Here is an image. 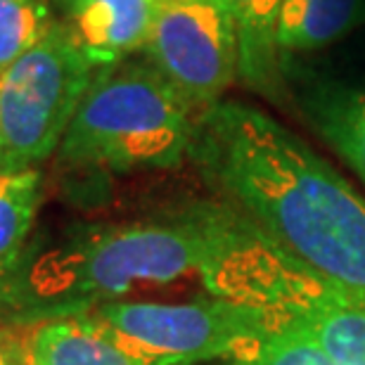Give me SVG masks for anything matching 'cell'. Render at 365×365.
Masks as SVG:
<instances>
[{"label": "cell", "instance_id": "obj_6", "mask_svg": "<svg viewBox=\"0 0 365 365\" xmlns=\"http://www.w3.org/2000/svg\"><path fill=\"white\" fill-rule=\"evenodd\" d=\"M88 316L123 354L143 365L221 363L247 339L282 327L257 306L214 294L180 304L109 302Z\"/></svg>", "mask_w": 365, "mask_h": 365}, {"label": "cell", "instance_id": "obj_15", "mask_svg": "<svg viewBox=\"0 0 365 365\" xmlns=\"http://www.w3.org/2000/svg\"><path fill=\"white\" fill-rule=\"evenodd\" d=\"M53 0H0V74L46 38L55 24Z\"/></svg>", "mask_w": 365, "mask_h": 365}, {"label": "cell", "instance_id": "obj_7", "mask_svg": "<svg viewBox=\"0 0 365 365\" xmlns=\"http://www.w3.org/2000/svg\"><path fill=\"white\" fill-rule=\"evenodd\" d=\"M143 55L195 112L221 102L237 78L230 0H162Z\"/></svg>", "mask_w": 365, "mask_h": 365}, {"label": "cell", "instance_id": "obj_16", "mask_svg": "<svg viewBox=\"0 0 365 365\" xmlns=\"http://www.w3.org/2000/svg\"><path fill=\"white\" fill-rule=\"evenodd\" d=\"M0 365H24L19 332H10L0 327Z\"/></svg>", "mask_w": 365, "mask_h": 365}, {"label": "cell", "instance_id": "obj_1", "mask_svg": "<svg viewBox=\"0 0 365 365\" xmlns=\"http://www.w3.org/2000/svg\"><path fill=\"white\" fill-rule=\"evenodd\" d=\"M190 159L218 202L365 306V197L311 145L240 100L197 114Z\"/></svg>", "mask_w": 365, "mask_h": 365}, {"label": "cell", "instance_id": "obj_12", "mask_svg": "<svg viewBox=\"0 0 365 365\" xmlns=\"http://www.w3.org/2000/svg\"><path fill=\"white\" fill-rule=\"evenodd\" d=\"M306 112L323 140L365 182V88L318 86L306 98Z\"/></svg>", "mask_w": 365, "mask_h": 365}, {"label": "cell", "instance_id": "obj_14", "mask_svg": "<svg viewBox=\"0 0 365 365\" xmlns=\"http://www.w3.org/2000/svg\"><path fill=\"white\" fill-rule=\"evenodd\" d=\"M221 365H337L309 334L289 327H271L240 344Z\"/></svg>", "mask_w": 365, "mask_h": 365}, {"label": "cell", "instance_id": "obj_10", "mask_svg": "<svg viewBox=\"0 0 365 365\" xmlns=\"http://www.w3.org/2000/svg\"><path fill=\"white\" fill-rule=\"evenodd\" d=\"M282 3L284 0H230L237 26V78L247 88L264 95H275L280 88L277 21Z\"/></svg>", "mask_w": 365, "mask_h": 365}, {"label": "cell", "instance_id": "obj_5", "mask_svg": "<svg viewBox=\"0 0 365 365\" xmlns=\"http://www.w3.org/2000/svg\"><path fill=\"white\" fill-rule=\"evenodd\" d=\"M95 74L57 19L38 46L0 74V164L36 169L60 150Z\"/></svg>", "mask_w": 365, "mask_h": 365}, {"label": "cell", "instance_id": "obj_2", "mask_svg": "<svg viewBox=\"0 0 365 365\" xmlns=\"http://www.w3.org/2000/svg\"><path fill=\"white\" fill-rule=\"evenodd\" d=\"M207 230L200 200L140 221L78 225L38 254L26 252L5 289L0 311L19 325L78 316L121 302L135 284H166L200 275Z\"/></svg>", "mask_w": 365, "mask_h": 365}, {"label": "cell", "instance_id": "obj_17", "mask_svg": "<svg viewBox=\"0 0 365 365\" xmlns=\"http://www.w3.org/2000/svg\"><path fill=\"white\" fill-rule=\"evenodd\" d=\"M71 3H74V0H53V5L57 7V10H62V12H67Z\"/></svg>", "mask_w": 365, "mask_h": 365}, {"label": "cell", "instance_id": "obj_11", "mask_svg": "<svg viewBox=\"0 0 365 365\" xmlns=\"http://www.w3.org/2000/svg\"><path fill=\"white\" fill-rule=\"evenodd\" d=\"M365 21V0H284L277 21L280 57L323 50Z\"/></svg>", "mask_w": 365, "mask_h": 365}, {"label": "cell", "instance_id": "obj_9", "mask_svg": "<svg viewBox=\"0 0 365 365\" xmlns=\"http://www.w3.org/2000/svg\"><path fill=\"white\" fill-rule=\"evenodd\" d=\"M24 327V365H143L123 354L88 313L43 318Z\"/></svg>", "mask_w": 365, "mask_h": 365}, {"label": "cell", "instance_id": "obj_8", "mask_svg": "<svg viewBox=\"0 0 365 365\" xmlns=\"http://www.w3.org/2000/svg\"><path fill=\"white\" fill-rule=\"evenodd\" d=\"M162 0H74L64 26L95 69L143 53Z\"/></svg>", "mask_w": 365, "mask_h": 365}, {"label": "cell", "instance_id": "obj_3", "mask_svg": "<svg viewBox=\"0 0 365 365\" xmlns=\"http://www.w3.org/2000/svg\"><path fill=\"white\" fill-rule=\"evenodd\" d=\"M207 257L200 280L209 294L271 313L309 334L337 365H365V306L287 257L228 204L200 200Z\"/></svg>", "mask_w": 365, "mask_h": 365}, {"label": "cell", "instance_id": "obj_4", "mask_svg": "<svg viewBox=\"0 0 365 365\" xmlns=\"http://www.w3.org/2000/svg\"><path fill=\"white\" fill-rule=\"evenodd\" d=\"M197 114L145 57H128L95 74L57 152L86 169H173L190 155Z\"/></svg>", "mask_w": 365, "mask_h": 365}, {"label": "cell", "instance_id": "obj_13", "mask_svg": "<svg viewBox=\"0 0 365 365\" xmlns=\"http://www.w3.org/2000/svg\"><path fill=\"white\" fill-rule=\"evenodd\" d=\"M41 171L0 164V304L19 261L41 204Z\"/></svg>", "mask_w": 365, "mask_h": 365}]
</instances>
